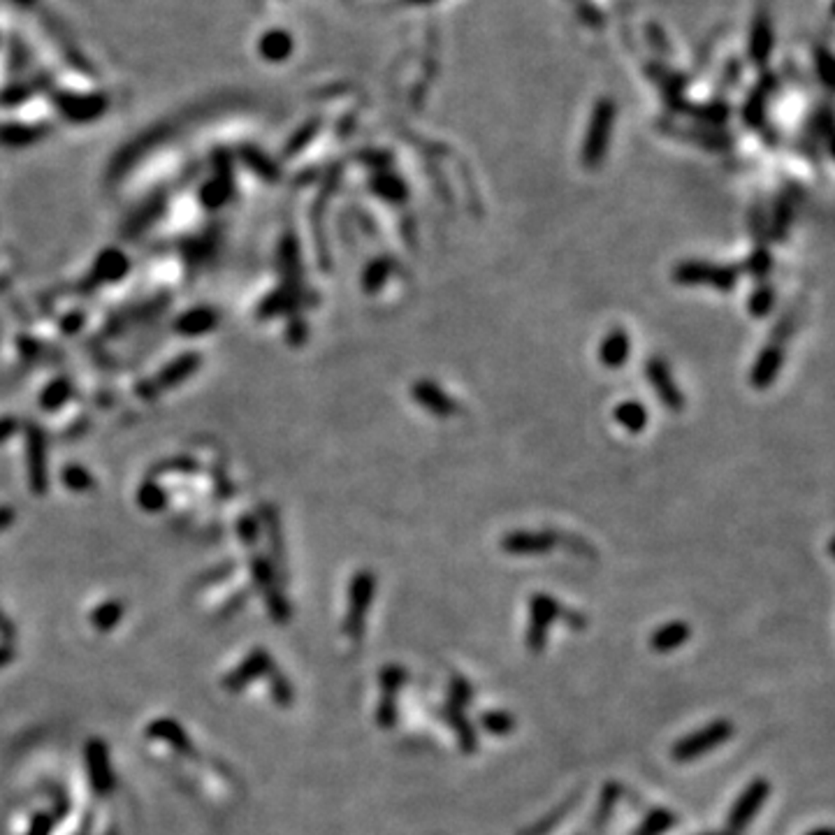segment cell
<instances>
[{
	"label": "cell",
	"mask_w": 835,
	"mask_h": 835,
	"mask_svg": "<svg viewBox=\"0 0 835 835\" xmlns=\"http://www.w3.org/2000/svg\"><path fill=\"white\" fill-rule=\"evenodd\" d=\"M615 102L611 98H599L596 105L592 107V117H589L587 133L583 140V165L587 170H599L604 163L605 153H608V144H611L613 126H615Z\"/></svg>",
	"instance_id": "cell-1"
},
{
	"label": "cell",
	"mask_w": 835,
	"mask_h": 835,
	"mask_svg": "<svg viewBox=\"0 0 835 835\" xmlns=\"http://www.w3.org/2000/svg\"><path fill=\"white\" fill-rule=\"evenodd\" d=\"M740 269L734 265H715L703 260H684L673 267V281L678 286H710L715 291H734Z\"/></svg>",
	"instance_id": "cell-2"
},
{
	"label": "cell",
	"mask_w": 835,
	"mask_h": 835,
	"mask_svg": "<svg viewBox=\"0 0 835 835\" xmlns=\"http://www.w3.org/2000/svg\"><path fill=\"white\" fill-rule=\"evenodd\" d=\"M734 731L735 729L731 719H715V722L706 724L703 729H696L691 731L690 735H683V738L671 747V757L678 763L694 761V759L703 757L708 752L718 750L719 745H724V743L734 735Z\"/></svg>",
	"instance_id": "cell-3"
},
{
	"label": "cell",
	"mask_w": 835,
	"mask_h": 835,
	"mask_svg": "<svg viewBox=\"0 0 835 835\" xmlns=\"http://www.w3.org/2000/svg\"><path fill=\"white\" fill-rule=\"evenodd\" d=\"M376 576L371 571H358L348 585V608L344 620V634L351 640H360L365 634L367 611L374 604Z\"/></svg>",
	"instance_id": "cell-4"
},
{
	"label": "cell",
	"mask_w": 835,
	"mask_h": 835,
	"mask_svg": "<svg viewBox=\"0 0 835 835\" xmlns=\"http://www.w3.org/2000/svg\"><path fill=\"white\" fill-rule=\"evenodd\" d=\"M564 605L555 596L534 595L529 599V627H527V648L532 655H541L548 643V631L555 620H561Z\"/></svg>",
	"instance_id": "cell-5"
},
{
	"label": "cell",
	"mask_w": 835,
	"mask_h": 835,
	"mask_svg": "<svg viewBox=\"0 0 835 835\" xmlns=\"http://www.w3.org/2000/svg\"><path fill=\"white\" fill-rule=\"evenodd\" d=\"M770 796V782L766 778H754L750 785L745 787V791L735 798L734 807H731L729 819H726V824H729L731 833H743L747 826L754 822V817L759 814L766 801Z\"/></svg>",
	"instance_id": "cell-6"
},
{
	"label": "cell",
	"mask_w": 835,
	"mask_h": 835,
	"mask_svg": "<svg viewBox=\"0 0 835 835\" xmlns=\"http://www.w3.org/2000/svg\"><path fill=\"white\" fill-rule=\"evenodd\" d=\"M406 680H409V673L399 664H387L378 675L381 701H378V710H376V722L383 731L395 729V724H397V694L406 684Z\"/></svg>",
	"instance_id": "cell-7"
},
{
	"label": "cell",
	"mask_w": 835,
	"mask_h": 835,
	"mask_svg": "<svg viewBox=\"0 0 835 835\" xmlns=\"http://www.w3.org/2000/svg\"><path fill=\"white\" fill-rule=\"evenodd\" d=\"M643 371L648 383L655 387L659 402H662L668 411H673V413H680V411L684 409V395L683 390H680L678 381L673 378L671 367H668L662 358H650L645 360Z\"/></svg>",
	"instance_id": "cell-8"
},
{
	"label": "cell",
	"mask_w": 835,
	"mask_h": 835,
	"mask_svg": "<svg viewBox=\"0 0 835 835\" xmlns=\"http://www.w3.org/2000/svg\"><path fill=\"white\" fill-rule=\"evenodd\" d=\"M501 550L509 555H545L557 545L555 529H513L501 538Z\"/></svg>",
	"instance_id": "cell-9"
},
{
	"label": "cell",
	"mask_w": 835,
	"mask_h": 835,
	"mask_svg": "<svg viewBox=\"0 0 835 835\" xmlns=\"http://www.w3.org/2000/svg\"><path fill=\"white\" fill-rule=\"evenodd\" d=\"M411 395H413V399L421 404L422 409L430 411L437 418H450V415L460 413V404L455 402L439 383L430 381V378L415 381L413 387H411Z\"/></svg>",
	"instance_id": "cell-10"
},
{
	"label": "cell",
	"mask_w": 835,
	"mask_h": 835,
	"mask_svg": "<svg viewBox=\"0 0 835 835\" xmlns=\"http://www.w3.org/2000/svg\"><path fill=\"white\" fill-rule=\"evenodd\" d=\"M747 51H750L752 65L766 67L770 51H773V22H770V14L766 7H759L757 14H754Z\"/></svg>",
	"instance_id": "cell-11"
},
{
	"label": "cell",
	"mask_w": 835,
	"mask_h": 835,
	"mask_svg": "<svg viewBox=\"0 0 835 835\" xmlns=\"http://www.w3.org/2000/svg\"><path fill=\"white\" fill-rule=\"evenodd\" d=\"M659 128L666 135L678 137V140L706 146L710 152H726V149H731V144H734V140H731L729 135L715 128H683V126H675L671 124V121H659Z\"/></svg>",
	"instance_id": "cell-12"
},
{
	"label": "cell",
	"mask_w": 835,
	"mask_h": 835,
	"mask_svg": "<svg viewBox=\"0 0 835 835\" xmlns=\"http://www.w3.org/2000/svg\"><path fill=\"white\" fill-rule=\"evenodd\" d=\"M782 365H785V344L770 342L769 346L763 348L761 353L757 355L754 365H752V386L757 387V390H766V387L778 378V374L782 371Z\"/></svg>",
	"instance_id": "cell-13"
},
{
	"label": "cell",
	"mask_w": 835,
	"mask_h": 835,
	"mask_svg": "<svg viewBox=\"0 0 835 835\" xmlns=\"http://www.w3.org/2000/svg\"><path fill=\"white\" fill-rule=\"evenodd\" d=\"M775 91H778V77L770 73H766L761 77L754 91L747 98L745 107H743V118H745V124L750 128H763L766 126V107H769L770 96H773Z\"/></svg>",
	"instance_id": "cell-14"
},
{
	"label": "cell",
	"mask_w": 835,
	"mask_h": 835,
	"mask_svg": "<svg viewBox=\"0 0 835 835\" xmlns=\"http://www.w3.org/2000/svg\"><path fill=\"white\" fill-rule=\"evenodd\" d=\"M272 668L274 666H272V659H269L267 652H265L263 648H256V650L247 657V662L239 664L237 671H232L230 675L225 678V690H230V691L244 690L248 683L258 680L260 675H269Z\"/></svg>",
	"instance_id": "cell-15"
},
{
	"label": "cell",
	"mask_w": 835,
	"mask_h": 835,
	"mask_svg": "<svg viewBox=\"0 0 835 835\" xmlns=\"http://www.w3.org/2000/svg\"><path fill=\"white\" fill-rule=\"evenodd\" d=\"M86 766H89L91 785L98 794H107L114 787V773L109 769V757L100 740H91L86 747Z\"/></svg>",
	"instance_id": "cell-16"
},
{
	"label": "cell",
	"mask_w": 835,
	"mask_h": 835,
	"mask_svg": "<svg viewBox=\"0 0 835 835\" xmlns=\"http://www.w3.org/2000/svg\"><path fill=\"white\" fill-rule=\"evenodd\" d=\"M673 112L680 114H690L694 117L696 121H701V124H708L710 128H718V126L726 124V118L731 114V107L726 102H708V105H694V102H687L684 98H678V100L668 102Z\"/></svg>",
	"instance_id": "cell-17"
},
{
	"label": "cell",
	"mask_w": 835,
	"mask_h": 835,
	"mask_svg": "<svg viewBox=\"0 0 835 835\" xmlns=\"http://www.w3.org/2000/svg\"><path fill=\"white\" fill-rule=\"evenodd\" d=\"M629 355H631V336L627 335V330L615 327V330H611L604 336V342L599 346L601 365L608 367V370H617V367H622L627 362Z\"/></svg>",
	"instance_id": "cell-18"
},
{
	"label": "cell",
	"mask_w": 835,
	"mask_h": 835,
	"mask_svg": "<svg viewBox=\"0 0 835 835\" xmlns=\"http://www.w3.org/2000/svg\"><path fill=\"white\" fill-rule=\"evenodd\" d=\"M691 639V627L683 620H671L664 622L662 627H657L650 636V648L659 655H668V652L678 650L680 645H684Z\"/></svg>",
	"instance_id": "cell-19"
},
{
	"label": "cell",
	"mask_w": 835,
	"mask_h": 835,
	"mask_svg": "<svg viewBox=\"0 0 835 835\" xmlns=\"http://www.w3.org/2000/svg\"><path fill=\"white\" fill-rule=\"evenodd\" d=\"M441 718L446 719V724H448L450 729L455 731V735H457L460 750L465 752V754H474V752L478 750V734L476 729H474V724H471L469 718L465 715V710L446 703V706L441 708Z\"/></svg>",
	"instance_id": "cell-20"
},
{
	"label": "cell",
	"mask_w": 835,
	"mask_h": 835,
	"mask_svg": "<svg viewBox=\"0 0 835 835\" xmlns=\"http://www.w3.org/2000/svg\"><path fill=\"white\" fill-rule=\"evenodd\" d=\"M615 422L629 434H640L650 422V413L645 409V404L639 399H624L615 406Z\"/></svg>",
	"instance_id": "cell-21"
},
{
	"label": "cell",
	"mask_w": 835,
	"mask_h": 835,
	"mask_svg": "<svg viewBox=\"0 0 835 835\" xmlns=\"http://www.w3.org/2000/svg\"><path fill=\"white\" fill-rule=\"evenodd\" d=\"M645 70H648V77H650L652 82L662 89L666 105L673 100H678V98H683V91H684V86H687V79H684L683 74L673 73V70H668V67L662 65V63H648Z\"/></svg>",
	"instance_id": "cell-22"
},
{
	"label": "cell",
	"mask_w": 835,
	"mask_h": 835,
	"mask_svg": "<svg viewBox=\"0 0 835 835\" xmlns=\"http://www.w3.org/2000/svg\"><path fill=\"white\" fill-rule=\"evenodd\" d=\"M146 734L152 735L156 740H163L165 745H170L172 750L177 752H186V754H191V740L186 735V731L181 729L179 724L172 722V719H161L152 726V729L146 731Z\"/></svg>",
	"instance_id": "cell-23"
},
{
	"label": "cell",
	"mask_w": 835,
	"mask_h": 835,
	"mask_svg": "<svg viewBox=\"0 0 835 835\" xmlns=\"http://www.w3.org/2000/svg\"><path fill=\"white\" fill-rule=\"evenodd\" d=\"M578 798H580V794H571L567 801L560 803L555 810H550L544 819H538V822H534L532 826H527V829L522 831L520 835H550L557 829V826L561 824V822H564V817L571 813L573 807L578 805Z\"/></svg>",
	"instance_id": "cell-24"
},
{
	"label": "cell",
	"mask_w": 835,
	"mask_h": 835,
	"mask_svg": "<svg viewBox=\"0 0 835 835\" xmlns=\"http://www.w3.org/2000/svg\"><path fill=\"white\" fill-rule=\"evenodd\" d=\"M370 188L387 202H404L409 197V188H406L402 177H397L395 172L376 174L374 179L370 181Z\"/></svg>",
	"instance_id": "cell-25"
},
{
	"label": "cell",
	"mask_w": 835,
	"mask_h": 835,
	"mask_svg": "<svg viewBox=\"0 0 835 835\" xmlns=\"http://www.w3.org/2000/svg\"><path fill=\"white\" fill-rule=\"evenodd\" d=\"M620 796H622V785H617V782H605L604 789H601V798H599V805H596V810H595V817H592V826H595L596 831H601L605 824H608V822H611L613 810H615Z\"/></svg>",
	"instance_id": "cell-26"
},
{
	"label": "cell",
	"mask_w": 835,
	"mask_h": 835,
	"mask_svg": "<svg viewBox=\"0 0 835 835\" xmlns=\"http://www.w3.org/2000/svg\"><path fill=\"white\" fill-rule=\"evenodd\" d=\"M675 824H678V814L666 810V807H655L648 813V817L643 819V824L636 829L634 835H664Z\"/></svg>",
	"instance_id": "cell-27"
},
{
	"label": "cell",
	"mask_w": 835,
	"mask_h": 835,
	"mask_svg": "<svg viewBox=\"0 0 835 835\" xmlns=\"http://www.w3.org/2000/svg\"><path fill=\"white\" fill-rule=\"evenodd\" d=\"M794 204H796V200L787 196V193L779 196L778 202H775L773 221H770V235L775 239H785L787 232H789L791 223H794Z\"/></svg>",
	"instance_id": "cell-28"
},
{
	"label": "cell",
	"mask_w": 835,
	"mask_h": 835,
	"mask_svg": "<svg viewBox=\"0 0 835 835\" xmlns=\"http://www.w3.org/2000/svg\"><path fill=\"white\" fill-rule=\"evenodd\" d=\"M260 51L269 61H283L292 51V39L291 35L283 30H269L263 39H260Z\"/></svg>",
	"instance_id": "cell-29"
},
{
	"label": "cell",
	"mask_w": 835,
	"mask_h": 835,
	"mask_svg": "<svg viewBox=\"0 0 835 835\" xmlns=\"http://www.w3.org/2000/svg\"><path fill=\"white\" fill-rule=\"evenodd\" d=\"M481 726L492 735H509L516 731V718L509 710H485L478 718Z\"/></svg>",
	"instance_id": "cell-30"
},
{
	"label": "cell",
	"mask_w": 835,
	"mask_h": 835,
	"mask_svg": "<svg viewBox=\"0 0 835 835\" xmlns=\"http://www.w3.org/2000/svg\"><path fill=\"white\" fill-rule=\"evenodd\" d=\"M474 699V684L465 675H453L448 684V706L465 710Z\"/></svg>",
	"instance_id": "cell-31"
},
{
	"label": "cell",
	"mask_w": 835,
	"mask_h": 835,
	"mask_svg": "<svg viewBox=\"0 0 835 835\" xmlns=\"http://www.w3.org/2000/svg\"><path fill=\"white\" fill-rule=\"evenodd\" d=\"M773 304H775L773 286H769V283H761L757 291L752 292V298H750V304H747V309H750V314L754 316V318H763V316L770 314Z\"/></svg>",
	"instance_id": "cell-32"
},
{
	"label": "cell",
	"mask_w": 835,
	"mask_h": 835,
	"mask_svg": "<svg viewBox=\"0 0 835 835\" xmlns=\"http://www.w3.org/2000/svg\"><path fill=\"white\" fill-rule=\"evenodd\" d=\"M393 272V260L390 258H378L367 267L365 272V291L367 292H376L378 288L386 283V279Z\"/></svg>",
	"instance_id": "cell-33"
},
{
	"label": "cell",
	"mask_w": 835,
	"mask_h": 835,
	"mask_svg": "<svg viewBox=\"0 0 835 835\" xmlns=\"http://www.w3.org/2000/svg\"><path fill=\"white\" fill-rule=\"evenodd\" d=\"M814 67H817L819 82L826 89H833V57H831V51L826 47H814Z\"/></svg>",
	"instance_id": "cell-34"
},
{
	"label": "cell",
	"mask_w": 835,
	"mask_h": 835,
	"mask_svg": "<svg viewBox=\"0 0 835 835\" xmlns=\"http://www.w3.org/2000/svg\"><path fill=\"white\" fill-rule=\"evenodd\" d=\"M770 267H773V258H770V253L766 251V248H757L745 263L747 272H750L752 276H757V279H766Z\"/></svg>",
	"instance_id": "cell-35"
},
{
	"label": "cell",
	"mask_w": 835,
	"mask_h": 835,
	"mask_svg": "<svg viewBox=\"0 0 835 835\" xmlns=\"http://www.w3.org/2000/svg\"><path fill=\"white\" fill-rule=\"evenodd\" d=\"M118 620H121V605L118 604H105L102 608H98L96 615H93V624H96L100 631L112 629Z\"/></svg>",
	"instance_id": "cell-36"
},
{
	"label": "cell",
	"mask_w": 835,
	"mask_h": 835,
	"mask_svg": "<svg viewBox=\"0 0 835 835\" xmlns=\"http://www.w3.org/2000/svg\"><path fill=\"white\" fill-rule=\"evenodd\" d=\"M269 675H272V694H274V699L281 703V706L288 708V706H291V703H292V687H291V683H288V680L283 678L281 673H276L274 668L269 671Z\"/></svg>",
	"instance_id": "cell-37"
},
{
	"label": "cell",
	"mask_w": 835,
	"mask_h": 835,
	"mask_svg": "<svg viewBox=\"0 0 835 835\" xmlns=\"http://www.w3.org/2000/svg\"><path fill=\"white\" fill-rule=\"evenodd\" d=\"M645 30H648V39H650V45L655 47V49L662 54V57L671 54V47H668V42H666V35H664V30L659 29L657 23H650V26H648Z\"/></svg>",
	"instance_id": "cell-38"
},
{
	"label": "cell",
	"mask_w": 835,
	"mask_h": 835,
	"mask_svg": "<svg viewBox=\"0 0 835 835\" xmlns=\"http://www.w3.org/2000/svg\"><path fill=\"white\" fill-rule=\"evenodd\" d=\"M578 12H580V17L589 23V26H604V17H601V12L596 10L595 5H589L585 0H578Z\"/></svg>",
	"instance_id": "cell-39"
},
{
	"label": "cell",
	"mask_w": 835,
	"mask_h": 835,
	"mask_svg": "<svg viewBox=\"0 0 835 835\" xmlns=\"http://www.w3.org/2000/svg\"><path fill=\"white\" fill-rule=\"evenodd\" d=\"M51 829H54V817L51 814H39L35 819V824L30 826L29 835H49Z\"/></svg>",
	"instance_id": "cell-40"
},
{
	"label": "cell",
	"mask_w": 835,
	"mask_h": 835,
	"mask_svg": "<svg viewBox=\"0 0 835 835\" xmlns=\"http://www.w3.org/2000/svg\"><path fill=\"white\" fill-rule=\"evenodd\" d=\"M807 835H833V829L831 826H819V829H813Z\"/></svg>",
	"instance_id": "cell-41"
},
{
	"label": "cell",
	"mask_w": 835,
	"mask_h": 835,
	"mask_svg": "<svg viewBox=\"0 0 835 835\" xmlns=\"http://www.w3.org/2000/svg\"><path fill=\"white\" fill-rule=\"evenodd\" d=\"M10 659H12V652L7 650V648H3V650H0V666H3L5 662H10Z\"/></svg>",
	"instance_id": "cell-42"
},
{
	"label": "cell",
	"mask_w": 835,
	"mask_h": 835,
	"mask_svg": "<svg viewBox=\"0 0 835 835\" xmlns=\"http://www.w3.org/2000/svg\"><path fill=\"white\" fill-rule=\"evenodd\" d=\"M409 3H413V5H430L434 0H409Z\"/></svg>",
	"instance_id": "cell-43"
},
{
	"label": "cell",
	"mask_w": 835,
	"mask_h": 835,
	"mask_svg": "<svg viewBox=\"0 0 835 835\" xmlns=\"http://www.w3.org/2000/svg\"><path fill=\"white\" fill-rule=\"evenodd\" d=\"M699 835H735V833H731V831H724V833H699Z\"/></svg>",
	"instance_id": "cell-44"
},
{
	"label": "cell",
	"mask_w": 835,
	"mask_h": 835,
	"mask_svg": "<svg viewBox=\"0 0 835 835\" xmlns=\"http://www.w3.org/2000/svg\"><path fill=\"white\" fill-rule=\"evenodd\" d=\"M578 835H583V833H578Z\"/></svg>",
	"instance_id": "cell-45"
}]
</instances>
